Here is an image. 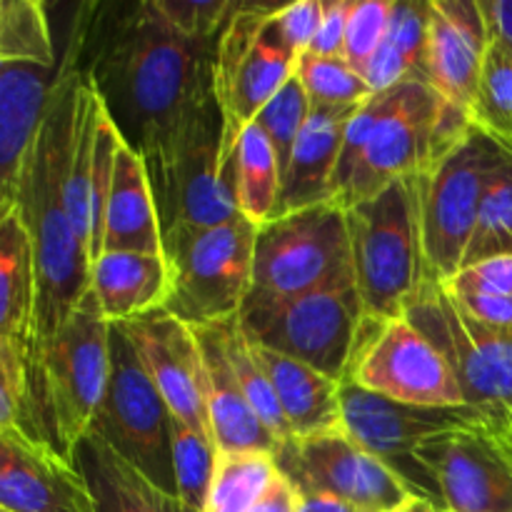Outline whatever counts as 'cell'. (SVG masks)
Instances as JSON below:
<instances>
[{
	"instance_id": "1",
	"label": "cell",
	"mask_w": 512,
	"mask_h": 512,
	"mask_svg": "<svg viewBox=\"0 0 512 512\" xmlns=\"http://www.w3.org/2000/svg\"><path fill=\"white\" fill-rule=\"evenodd\" d=\"M78 58L120 138L153 158L213 95L218 40L178 33L153 0L85 5L73 33Z\"/></svg>"
},
{
	"instance_id": "2",
	"label": "cell",
	"mask_w": 512,
	"mask_h": 512,
	"mask_svg": "<svg viewBox=\"0 0 512 512\" xmlns=\"http://www.w3.org/2000/svg\"><path fill=\"white\" fill-rule=\"evenodd\" d=\"M80 80L83 65L78 45L70 40L63 65L55 70L43 123L20 180L18 205L35 258V313L25 345L28 370L90 290V255L75 233L65 203Z\"/></svg>"
},
{
	"instance_id": "3",
	"label": "cell",
	"mask_w": 512,
	"mask_h": 512,
	"mask_svg": "<svg viewBox=\"0 0 512 512\" xmlns=\"http://www.w3.org/2000/svg\"><path fill=\"white\" fill-rule=\"evenodd\" d=\"M108 378L110 323L88 290L28 370L30 438L73 463L75 448L93 428Z\"/></svg>"
},
{
	"instance_id": "4",
	"label": "cell",
	"mask_w": 512,
	"mask_h": 512,
	"mask_svg": "<svg viewBox=\"0 0 512 512\" xmlns=\"http://www.w3.org/2000/svg\"><path fill=\"white\" fill-rule=\"evenodd\" d=\"M345 220L365 318H403L428 280L418 175L345 208Z\"/></svg>"
},
{
	"instance_id": "5",
	"label": "cell",
	"mask_w": 512,
	"mask_h": 512,
	"mask_svg": "<svg viewBox=\"0 0 512 512\" xmlns=\"http://www.w3.org/2000/svg\"><path fill=\"white\" fill-rule=\"evenodd\" d=\"M375 100L378 110L368 143L348 190L338 200L343 208L373 198L395 180L425 173L473 128L465 110L420 80L375 93Z\"/></svg>"
},
{
	"instance_id": "6",
	"label": "cell",
	"mask_w": 512,
	"mask_h": 512,
	"mask_svg": "<svg viewBox=\"0 0 512 512\" xmlns=\"http://www.w3.org/2000/svg\"><path fill=\"white\" fill-rule=\"evenodd\" d=\"M225 123L215 93L200 100L168 143L145 160L163 233L213 228L240 218L233 165L223 158Z\"/></svg>"
},
{
	"instance_id": "7",
	"label": "cell",
	"mask_w": 512,
	"mask_h": 512,
	"mask_svg": "<svg viewBox=\"0 0 512 512\" xmlns=\"http://www.w3.org/2000/svg\"><path fill=\"white\" fill-rule=\"evenodd\" d=\"M255 230L243 215L213 228L163 233L170 293L163 310L190 328L235 318L253 288Z\"/></svg>"
},
{
	"instance_id": "8",
	"label": "cell",
	"mask_w": 512,
	"mask_h": 512,
	"mask_svg": "<svg viewBox=\"0 0 512 512\" xmlns=\"http://www.w3.org/2000/svg\"><path fill=\"white\" fill-rule=\"evenodd\" d=\"M343 288H355L343 205H310L258 225L253 298H293Z\"/></svg>"
},
{
	"instance_id": "9",
	"label": "cell",
	"mask_w": 512,
	"mask_h": 512,
	"mask_svg": "<svg viewBox=\"0 0 512 512\" xmlns=\"http://www.w3.org/2000/svg\"><path fill=\"white\" fill-rule=\"evenodd\" d=\"M278 8V3L238 0V10L218 40L213 90L225 123V165H233L240 133L295 75L298 55L280 35Z\"/></svg>"
},
{
	"instance_id": "10",
	"label": "cell",
	"mask_w": 512,
	"mask_h": 512,
	"mask_svg": "<svg viewBox=\"0 0 512 512\" xmlns=\"http://www.w3.org/2000/svg\"><path fill=\"white\" fill-rule=\"evenodd\" d=\"M508 148L473 125L453 150L418 175L420 228L430 280H450L463 268L480 203Z\"/></svg>"
},
{
	"instance_id": "11",
	"label": "cell",
	"mask_w": 512,
	"mask_h": 512,
	"mask_svg": "<svg viewBox=\"0 0 512 512\" xmlns=\"http://www.w3.org/2000/svg\"><path fill=\"white\" fill-rule=\"evenodd\" d=\"M363 318L355 288L293 298L248 295L238 313V328L250 345L298 360L343 383Z\"/></svg>"
},
{
	"instance_id": "12",
	"label": "cell",
	"mask_w": 512,
	"mask_h": 512,
	"mask_svg": "<svg viewBox=\"0 0 512 512\" xmlns=\"http://www.w3.org/2000/svg\"><path fill=\"white\" fill-rule=\"evenodd\" d=\"M495 408L458 405V408H420L395 403L353 383L340 385V430L360 448L383 460L420 498L440 503V493L428 470L415 460V450L435 435L470 428L493 415Z\"/></svg>"
},
{
	"instance_id": "13",
	"label": "cell",
	"mask_w": 512,
	"mask_h": 512,
	"mask_svg": "<svg viewBox=\"0 0 512 512\" xmlns=\"http://www.w3.org/2000/svg\"><path fill=\"white\" fill-rule=\"evenodd\" d=\"M343 383L420 408L465 405L458 375L408 318H363Z\"/></svg>"
},
{
	"instance_id": "14",
	"label": "cell",
	"mask_w": 512,
	"mask_h": 512,
	"mask_svg": "<svg viewBox=\"0 0 512 512\" xmlns=\"http://www.w3.org/2000/svg\"><path fill=\"white\" fill-rule=\"evenodd\" d=\"M90 430L175 495L173 415L118 325H110V378Z\"/></svg>"
},
{
	"instance_id": "15",
	"label": "cell",
	"mask_w": 512,
	"mask_h": 512,
	"mask_svg": "<svg viewBox=\"0 0 512 512\" xmlns=\"http://www.w3.org/2000/svg\"><path fill=\"white\" fill-rule=\"evenodd\" d=\"M448 512H512L510 410L495 408L488 420L435 435L415 450Z\"/></svg>"
},
{
	"instance_id": "16",
	"label": "cell",
	"mask_w": 512,
	"mask_h": 512,
	"mask_svg": "<svg viewBox=\"0 0 512 512\" xmlns=\"http://www.w3.org/2000/svg\"><path fill=\"white\" fill-rule=\"evenodd\" d=\"M458 375L465 405L512 410V333L480 325L458 308L438 280H425L405 310Z\"/></svg>"
},
{
	"instance_id": "17",
	"label": "cell",
	"mask_w": 512,
	"mask_h": 512,
	"mask_svg": "<svg viewBox=\"0 0 512 512\" xmlns=\"http://www.w3.org/2000/svg\"><path fill=\"white\" fill-rule=\"evenodd\" d=\"M275 463L300 495H335L368 512H390L415 495L383 460L340 428L285 440L275 450Z\"/></svg>"
},
{
	"instance_id": "18",
	"label": "cell",
	"mask_w": 512,
	"mask_h": 512,
	"mask_svg": "<svg viewBox=\"0 0 512 512\" xmlns=\"http://www.w3.org/2000/svg\"><path fill=\"white\" fill-rule=\"evenodd\" d=\"M115 325L130 340L173 420L210 435L205 363L195 330L163 308Z\"/></svg>"
},
{
	"instance_id": "19",
	"label": "cell",
	"mask_w": 512,
	"mask_h": 512,
	"mask_svg": "<svg viewBox=\"0 0 512 512\" xmlns=\"http://www.w3.org/2000/svg\"><path fill=\"white\" fill-rule=\"evenodd\" d=\"M488 48L490 33L480 0H430L428 85L468 115Z\"/></svg>"
},
{
	"instance_id": "20",
	"label": "cell",
	"mask_w": 512,
	"mask_h": 512,
	"mask_svg": "<svg viewBox=\"0 0 512 512\" xmlns=\"http://www.w3.org/2000/svg\"><path fill=\"white\" fill-rule=\"evenodd\" d=\"M55 70L33 65L0 68V205L18 203L20 180L43 123Z\"/></svg>"
},
{
	"instance_id": "21",
	"label": "cell",
	"mask_w": 512,
	"mask_h": 512,
	"mask_svg": "<svg viewBox=\"0 0 512 512\" xmlns=\"http://www.w3.org/2000/svg\"><path fill=\"white\" fill-rule=\"evenodd\" d=\"M358 108L310 110L308 123L295 140L290 163L283 173L275 215L293 213V210L310 208V205L333 203V180L340 150H343V135L350 115Z\"/></svg>"
},
{
	"instance_id": "22",
	"label": "cell",
	"mask_w": 512,
	"mask_h": 512,
	"mask_svg": "<svg viewBox=\"0 0 512 512\" xmlns=\"http://www.w3.org/2000/svg\"><path fill=\"white\" fill-rule=\"evenodd\" d=\"M195 338L203 350L205 363V405H208L210 438L215 448L223 453L233 450H265L275 453L280 448L268 428L260 423L250 403L245 400L228 358H225L223 338H220L218 323L198 325Z\"/></svg>"
},
{
	"instance_id": "23",
	"label": "cell",
	"mask_w": 512,
	"mask_h": 512,
	"mask_svg": "<svg viewBox=\"0 0 512 512\" xmlns=\"http://www.w3.org/2000/svg\"><path fill=\"white\" fill-rule=\"evenodd\" d=\"M0 510L95 512V503L75 463L30 443L0 473Z\"/></svg>"
},
{
	"instance_id": "24",
	"label": "cell",
	"mask_w": 512,
	"mask_h": 512,
	"mask_svg": "<svg viewBox=\"0 0 512 512\" xmlns=\"http://www.w3.org/2000/svg\"><path fill=\"white\" fill-rule=\"evenodd\" d=\"M163 255V228L155 208L148 165L138 150L120 140L115 155L113 185L103 220V253Z\"/></svg>"
},
{
	"instance_id": "25",
	"label": "cell",
	"mask_w": 512,
	"mask_h": 512,
	"mask_svg": "<svg viewBox=\"0 0 512 512\" xmlns=\"http://www.w3.org/2000/svg\"><path fill=\"white\" fill-rule=\"evenodd\" d=\"M73 463L93 495L95 512H193L93 430L78 443Z\"/></svg>"
},
{
	"instance_id": "26",
	"label": "cell",
	"mask_w": 512,
	"mask_h": 512,
	"mask_svg": "<svg viewBox=\"0 0 512 512\" xmlns=\"http://www.w3.org/2000/svg\"><path fill=\"white\" fill-rule=\"evenodd\" d=\"M90 290L110 325L163 308L170 293L165 255L100 253L90 265Z\"/></svg>"
},
{
	"instance_id": "27",
	"label": "cell",
	"mask_w": 512,
	"mask_h": 512,
	"mask_svg": "<svg viewBox=\"0 0 512 512\" xmlns=\"http://www.w3.org/2000/svg\"><path fill=\"white\" fill-rule=\"evenodd\" d=\"M265 370L293 438L330 433L340 428V380L273 350L250 345Z\"/></svg>"
},
{
	"instance_id": "28",
	"label": "cell",
	"mask_w": 512,
	"mask_h": 512,
	"mask_svg": "<svg viewBox=\"0 0 512 512\" xmlns=\"http://www.w3.org/2000/svg\"><path fill=\"white\" fill-rule=\"evenodd\" d=\"M35 313V258L18 203L0 205V338L28 345Z\"/></svg>"
},
{
	"instance_id": "29",
	"label": "cell",
	"mask_w": 512,
	"mask_h": 512,
	"mask_svg": "<svg viewBox=\"0 0 512 512\" xmlns=\"http://www.w3.org/2000/svg\"><path fill=\"white\" fill-rule=\"evenodd\" d=\"M280 173L278 155L255 123L240 133L233 155V190L238 213L253 225H263L278 210Z\"/></svg>"
},
{
	"instance_id": "30",
	"label": "cell",
	"mask_w": 512,
	"mask_h": 512,
	"mask_svg": "<svg viewBox=\"0 0 512 512\" xmlns=\"http://www.w3.org/2000/svg\"><path fill=\"white\" fill-rule=\"evenodd\" d=\"M275 453L265 450H233L215 455L213 480L203 512H250L265 490L278 478Z\"/></svg>"
},
{
	"instance_id": "31",
	"label": "cell",
	"mask_w": 512,
	"mask_h": 512,
	"mask_svg": "<svg viewBox=\"0 0 512 512\" xmlns=\"http://www.w3.org/2000/svg\"><path fill=\"white\" fill-rule=\"evenodd\" d=\"M5 65L55 70L48 15L38 0H0V68Z\"/></svg>"
},
{
	"instance_id": "32",
	"label": "cell",
	"mask_w": 512,
	"mask_h": 512,
	"mask_svg": "<svg viewBox=\"0 0 512 512\" xmlns=\"http://www.w3.org/2000/svg\"><path fill=\"white\" fill-rule=\"evenodd\" d=\"M218 328L220 338H223L225 358H228L230 370H233L245 400H248L253 413L260 418V423H263L265 428L273 433V438L283 445L285 440H290L293 435H290L288 423H285L283 413H280V405L278 400H275L273 388H270L268 375L260 368L258 358H255L253 348H250V343L245 340V335L240 333L238 315L228 320H220Z\"/></svg>"
},
{
	"instance_id": "33",
	"label": "cell",
	"mask_w": 512,
	"mask_h": 512,
	"mask_svg": "<svg viewBox=\"0 0 512 512\" xmlns=\"http://www.w3.org/2000/svg\"><path fill=\"white\" fill-rule=\"evenodd\" d=\"M498 255H512V150H508L485 190L463 268Z\"/></svg>"
},
{
	"instance_id": "34",
	"label": "cell",
	"mask_w": 512,
	"mask_h": 512,
	"mask_svg": "<svg viewBox=\"0 0 512 512\" xmlns=\"http://www.w3.org/2000/svg\"><path fill=\"white\" fill-rule=\"evenodd\" d=\"M470 120L512 150V50L490 40Z\"/></svg>"
},
{
	"instance_id": "35",
	"label": "cell",
	"mask_w": 512,
	"mask_h": 512,
	"mask_svg": "<svg viewBox=\"0 0 512 512\" xmlns=\"http://www.w3.org/2000/svg\"><path fill=\"white\" fill-rule=\"evenodd\" d=\"M295 78L313 108H358L373 95L363 75L343 58L303 53L295 65Z\"/></svg>"
},
{
	"instance_id": "36",
	"label": "cell",
	"mask_w": 512,
	"mask_h": 512,
	"mask_svg": "<svg viewBox=\"0 0 512 512\" xmlns=\"http://www.w3.org/2000/svg\"><path fill=\"white\" fill-rule=\"evenodd\" d=\"M170 435H173L175 495L193 512H203L218 448H215L210 435L198 433V430L188 428L178 420H173Z\"/></svg>"
},
{
	"instance_id": "37",
	"label": "cell",
	"mask_w": 512,
	"mask_h": 512,
	"mask_svg": "<svg viewBox=\"0 0 512 512\" xmlns=\"http://www.w3.org/2000/svg\"><path fill=\"white\" fill-rule=\"evenodd\" d=\"M310 110H313V105H310L300 80L293 75L255 118V125L263 130L265 138L273 145L275 155H278L280 173H285V168H288L290 153H293L295 140L308 123Z\"/></svg>"
},
{
	"instance_id": "38",
	"label": "cell",
	"mask_w": 512,
	"mask_h": 512,
	"mask_svg": "<svg viewBox=\"0 0 512 512\" xmlns=\"http://www.w3.org/2000/svg\"><path fill=\"white\" fill-rule=\"evenodd\" d=\"M430 0H395L383 43L405 60L410 78L428 83Z\"/></svg>"
},
{
	"instance_id": "39",
	"label": "cell",
	"mask_w": 512,
	"mask_h": 512,
	"mask_svg": "<svg viewBox=\"0 0 512 512\" xmlns=\"http://www.w3.org/2000/svg\"><path fill=\"white\" fill-rule=\"evenodd\" d=\"M28 383L25 345L13 338H0V433H25L30 438Z\"/></svg>"
},
{
	"instance_id": "40",
	"label": "cell",
	"mask_w": 512,
	"mask_h": 512,
	"mask_svg": "<svg viewBox=\"0 0 512 512\" xmlns=\"http://www.w3.org/2000/svg\"><path fill=\"white\" fill-rule=\"evenodd\" d=\"M395 0H353L345 28V63L360 70L378 53L390 28Z\"/></svg>"
},
{
	"instance_id": "41",
	"label": "cell",
	"mask_w": 512,
	"mask_h": 512,
	"mask_svg": "<svg viewBox=\"0 0 512 512\" xmlns=\"http://www.w3.org/2000/svg\"><path fill=\"white\" fill-rule=\"evenodd\" d=\"M153 3L178 33L195 40L220 38L238 10L235 0H153Z\"/></svg>"
},
{
	"instance_id": "42",
	"label": "cell",
	"mask_w": 512,
	"mask_h": 512,
	"mask_svg": "<svg viewBox=\"0 0 512 512\" xmlns=\"http://www.w3.org/2000/svg\"><path fill=\"white\" fill-rule=\"evenodd\" d=\"M445 293L450 295L455 305L480 325H488L493 330H508L512 333V298L508 295H495L488 290H480L475 285L463 283L460 278H450L440 283Z\"/></svg>"
},
{
	"instance_id": "43",
	"label": "cell",
	"mask_w": 512,
	"mask_h": 512,
	"mask_svg": "<svg viewBox=\"0 0 512 512\" xmlns=\"http://www.w3.org/2000/svg\"><path fill=\"white\" fill-rule=\"evenodd\" d=\"M323 13L325 0H295V3L280 5L275 10V23H278L280 35L298 58L308 53L310 45H313L320 23H323Z\"/></svg>"
},
{
	"instance_id": "44",
	"label": "cell",
	"mask_w": 512,
	"mask_h": 512,
	"mask_svg": "<svg viewBox=\"0 0 512 512\" xmlns=\"http://www.w3.org/2000/svg\"><path fill=\"white\" fill-rule=\"evenodd\" d=\"M350 3L353 0H325L323 23L308 53L345 60V28H348Z\"/></svg>"
},
{
	"instance_id": "45",
	"label": "cell",
	"mask_w": 512,
	"mask_h": 512,
	"mask_svg": "<svg viewBox=\"0 0 512 512\" xmlns=\"http://www.w3.org/2000/svg\"><path fill=\"white\" fill-rule=\"evenodd\" d=\"M453 278H460L463 283L475 285L480 290H488V293L512 298V255H498V258L475 263L470 268H463L460 273H455Z\"/></svg>"
},
{
	"instance_id": "46",
	"label": "cell",
	"mask_w": 512,
	"mask_h": 512,
	"mask_svg": "<svg viewBox=\"0 0 512 512\" xmlns=\"http://www.w3.org/2000/svg\"><path fill=\"white\" fill-rule=\"evenodd\" d=\"M300 510V493L283 473L270 483L263 498L250 508V512H298Z\"/></svg>"
},
{
	"instance_id": "47",
	"label": "cell",
	"mask_w": 512,
	"mask_h": 512,
	"mask_svg": "<svg viewBox=\"0 0 512 512\" xmlns=\"http://www.w3.org/2000/svg\"><path fill=\"white\" fill-rule=\"evenodd\" d=\"M490 40L512 50V0H480Z\"/></svg>"
},
{
	"instance_id": "48",
	"label": "cell",
	"mask_w": 512,
	"mask_h": 512,
	"mask_svg": "<svg viewBox=\"0 0 512 512\" xmlns=\"http://www.w3.org/2000/svg\"><path fill=\"white\" fill-rule=\"evenodd\" d=\"M298 512H368L358 505L340 500L335 495L325 493H305L300 495V510Z\"/></svg>"
},
{
	"instance_id": "49",
	"label": "cell",
	"mask_w": 512,
	"mask_h": 512,
	"mask_svg": "<svg viewBox=\"0 0 512 512\" xmlns=\"http://www.w3.org/2000/svg\"><path fill=\"white\" fill-rule=\"evenodd\" d=\"M30 443H35V440H30L25 433H0V473H3V470L18 458L20 450Z\"/></svg>"
},
{
	"instance_id": "50",
	"label": "cell",
	"mask_w": 512,
	"mask_h": 512,
	"mask_svg": "<svg viewBox=\"0 0 512 512\" xmlns=\"http://www.w3.org/2000/svg\"><path fill=\"white\" fill-rule=\"evenodd\" d=\"M390 512H440V508L430 503V500L413 495V498H408L403 505H398V508Z\"/></svg>"
},
{
	"instance_id": "51",
	"label": "cell",
	"mask_w": 512,
	"mask_h": 512,
	"mask_svg": "<svg viewBox=\"0 0 512 512\" xmlns=\"http://www.w3.org/2000/svg\"><path fill=\"white\" fill-rule=\"evenodd\" d=\"M510 433H512V410H510Z\"/></svg>"
},
{
	"instance_id": "52",
	"label": "cell",
	"mask_w": 512,
	"mask_h": 512,
	"mask_svg": "<svg viewBox=\"0 0 512 512\" xmlns=\"http://www.w3.org/2000/svg\"><path fill=\"white\" fill-rule=\"evenodd\" d=\"M440 512H448V510H440Z\"/></svg>"
},
{
	"instance_id": "53",
	"label": "cell",
	"mask_w": 512,
	"mask_h": 512,
	"mask_svg": "<svg viewBox=\"0 0 512 512\" xmlns=\"http://www.w3.org/2000/svg\"><path fill=\"white\" fill-rule=\"evenodd\" d=\"M0 512H5V510H0Z\"/></svg>"
}]
</instances>
